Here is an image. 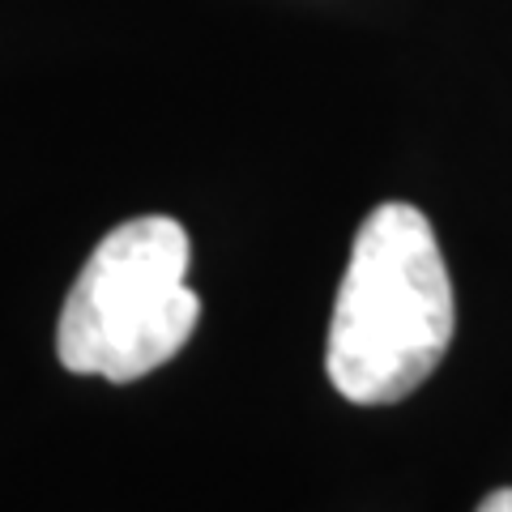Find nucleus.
<instances>
[{
  "instance_id": "3",
  "label": "nucleus",
  "mask_w": 512,
  "mask_h": 512,
  "mask_svg": "<svg viewBox=\"0 0 512 512\" xmlns=\"http://www.w3.org/2000/svg\"><path fill=\"white\" fill-rule=\"evenodd\" d=\"M474 512H512V487H500V491H491L483 504H478Z\"/></svg>"
},
{
  "instance_id": "1",
  "label": "nucleus",
  "mask_w": 512,
  "mask_h": 512,
  "mask_svg": "<svg viewBox=\"0 0 512 512\" xmlns=\"http://www.w3.org/2000/svg\"><path fill=\"white\" fill-rule=\"evenodd\" d=\"M453 282L423 210L384 201L363 218L338 286L325 372L346 402L393 406L436 372L453 342Z\"/></svg>"
},
{
  "instance_id": "2",
  "label": "nucleus",
  "mask_w": 512,
  "mask_h": 512,
  "mask_svg": "<svg viewBox=\"0 0 512 512\" xmlns=\"http://www.w3.org/2000/svg\"><path fill=\"white\" fill-rule=\"evenodd\" d=\"M188 261V231L167 214L107 231L60 308V363L77 376L128 384L175 359L201 316Z\"/></svg>"
}]
</instances>
